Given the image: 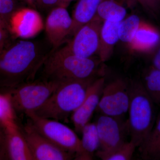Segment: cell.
I'll use <instances>...</instances> for the list:
<instances>
[{
	"label": "cell",
	"instance_id": "10",
	"mask_svg": "<svg viewBox=\"0 0 160 160\" xmlns=\"http://www.w3.org/2000/svg\"><path fill=\"white\" fill-rule=\"evenodd\" d=\"M96 124L102 151H111L126 142L127 135H129L128 121H123L122 118L102 114Z\"/></svg>",
	"mask_w": 160,
	"mask_h": 160
},
{
	"label": "cell",
	"instance_id": "17",
	"mask_svg": "<svg viewBox=\"0 0 160 160\" xmlns=\"http://www.w3.org/2000/svg\"><path fill=\"white\" fill-rule=\"evenodd\" d=\"M138 4L137 0H103L95 17L103 22H121L126 18L128 10Z\"/></svg>",
	"mask_w": 160,
	"mask_h": 160
},
{
	"label": "cell",
	"instance_id": "7",
	"mask_svg": "<svg viewBox=\"0 0 160 160\" xmlns=\"http://www.w3.org/2000/svg\"><path fill=\"white\" fill-rule=\"evenodd\" d=\"M129 102L130 84L119 78L104 86L97 110L101 114L122 118L128 112Z\"/></svg>",
	"mask_w": 160,
	"mask_h": 160
},
{
	"label": "cell",
	"instance_id": "29",
	"mask_svg": "<svg viewBox=\"0 0 160 160\" xmlns=\"http://www.w3.org/2000/svg\"><path fill=\"white\" fill-rule=\"evenodd\" d=\"M152 66L156 69H160V46L152 59Z\"/></svg>",
	"mask_w": 160,
	"mask_h": 160
},
{
	"label": "cell",
	"instance_id": "14",
	"mask_svg": "<svg viewBox=\"0 0 160 160\" xmlns=\"http://www.w3.org/2000/svg\"><path fill=\"white\" fill-rule=\"evenodd\" d=\"M160 43V32L142 21L128 46L133 52H147L154 49Z\"/></svg>",
	"mask_w": 160,
	"mask_h": 160
},
{
	"label": "cell",
	"instance_id": "24",
	"mask_svg": "<svg viewBox=\"0 0 160 160\" xmlns=\"http://www.w3.org/2000/svg\"><path fill=\"white\" fill-rule=\"evenodd\" d=\"M142 20L135 14L125 18L120 24L119 35L120 41L129 45Z\"/></svg>",
	"mask_w": 160,
	"mask_h": 160
},
{
	"label": "cell",
	"instance_id": "13",
	"mask_svg": "<svg viewBox=\"0 0 160 160\" xmlns=\"http://www.w3.org/2000/svg\"><path fill=\"white\" fill-rule=\"evenodd\" d=\"M105 86V78L96 79L89 87L82 103L71 114L72 121L77 132H82L83 127L89 122L97 109Z\"/></svg>",
	"mask_w": 160,
	"mask_h": 160
},
{
	"label": "cell",
	"instance_id": "8",
	"mask_svg": "<svg viewBox=\"0 0 160 160\" xmlns=\"http://www.w3.org/2000/svg\"><path fill=\"white\" fill-rule=\"evenodd\" d=\"M103 22L94 16L79 28L69 42L61 48L81 57H93L98 50L100 31Z\"/></svg>",
	"mask_w": 160,
	"mask_h": 160
},
{
	"label": "cell",
	"instance_id": "32",
	"mask_svg": "<svg viewBox=\"0 0 160 160\" xmlns=\"http://www.w3.org/2000/svg\"><path fill=\"white\" fill-rule=\"evenodd\" d=\"M25 1H26L28 3H29L30 5H33L34 4L35 2L36 1H38V0H25Z\"/></svg>",
	"mask_w": 160,
	"mask_h": 160
},
{
	"label": "cell",
	"instance_id": "22",
	"mask_svg": "<svg viewBox=\"0 0 160 160\" xmlns=\"http://www.w3.org/2000/svg\"><path fill=\"white\" fill-rule=\"evenodd\" d=\"M136 148L134 143L130 141L111 151L98 150L96 155L102 160H131Z\"/></svg>",
	"mask_w": 160,
	"mask_h": 160
},
{
	"label": "cell",
	"instance_id": "30",
	"mask_svg": "<svg viewBox=\"0 0 160 160\" xmlns=\"http://www.w3.org/2000/svg\"><path fill=\"white\" fill-rule=\"evenodd\" d=\"M42 5L46 8L56 7L58 6L59 0H38Z\"/></svg>",
	"mask_w": 160,
	"mask_h": 160
},
{
	"label": "cell",
	"instance_id": "23",
	"mask_svg": "<svg viewBox=\"0 0 160 160\" xmlns=\"http://www.w3.org/2000/svg\"><path fill=\"white\" fill-rule=\"evenodd\" d=\"M15 113L8 93H0V124L4 130L18 126Z\"/></svg>",
	"mask_w": 160,
	"mask_h": 160
},
{
	"label": "cell",
	"instance_id": "16",
	"mask_svg": "<svg viewBox=\"0 0 160 160\" xmlns=\"http://www.w3.org/2000/svg\"><path fill=\"white\" fill-rule=\"evenodd\" d=\"M121 22L106 20L100 31L99 45L97 54L102 63L109 59L113 53L115 46L119 41V28Z\"/></svg>",
	"mask_w": 160,
	"mask_h": 160
},
{
	"label": "cell",
	"instance_id": "4",
	"mask_svg": "<svg viewBox=\"0 0 160 160\" xmlns=\"http://www.w3.org/2000/svg\"><path fill=\"white\" fill-rule=\"evenodd\" d=\"M155 104L147 93L142 82L130 84V102L128 121L130 141L139 148L152 130L155 122Z\"/></svg>",
	"mask_w": 160,
	"mask_h": 160
},
{
	"label": "cell",
	"instance_id": "2",
	"mask_svg": "<svg viewBox=\"0 0 160 160\" xmlns=\"http://www.w3.org/2000/svg\"><path fill=\"white\" fill-rule=\"evenodd\" d=\"M52 51L42 68V79L60 83L96 78L102 64L99 58L81 57L58 48Z\"/></svg>",
	"mask_w": 160,
	"mask_h": 160
},
{
	"label": "cell",
	"instance_id": "26",
	"mask_svg": "<svg viewBox=\"0 0 160 160\" xmlns=\"http://www.w3.org/2000/svg\"><path fill=\"white\" fill-rule=\"evenodd\" d=\"M18 8L15 0H0V16L9 24V19Z\"/></svg>",
	"mask_w": 160,
	"mask_h": 160
},
{
	"label": "cell",
	"instance_id": "11",
	"mask_svg": "<svg viewBox=\"0 0 160 160\" xmlns=\"http://www.w3.org/2000/svg\"><path fill=\"white\" fill-rule=\"evenodd\" d=\"M12 36L22 39L34 37L44 29L42 18L39 12L32 8H19L12 15L9 21Z\"/></svg>",
	"mask_w": 160,
	"mask_h": 160
},
{
	"label": "cell",
	"instance_id": "20",
	"mask_svg": "<svg viewBox=\"0 0 160 160\" xmlns=\"http://www.w3.org/2000/svg\"><path fill=\"white\" fill-rule=\"evenodd\" d=\"M81 143L84 152L92 159L93 154L100 147V142L96 123H88L82 130Z\"/></svg>",
	"mask_w": 160,
	"mask_h": 160
},
{
	"label": "cell",
	"instance_id": "6",
	"mask_svg": "<svg viewBox=\"0 0 160 160\" xmlns=\"http://www.w3.org/2000/svg\"><path fill=\"white\" fill-rule=\"evenodd\" d=\"M61 83L42 79L19 86L8 93L15 112L26 114L42 106Z\"/></svg>",
	"mask_w": 160,
	"mask_h": 160
},
{
	"label": "cell",
	"instance_id": "31",
	"mask_svg": "<svg viewBox=\"0 0 160 160\" xmlns=\"http://www.w3.org/2000/svg\"><path fill=\"white\" fill-rule=\"evenodd\" d=\"M73 0H59L57 6H63L67 8L69 3Z\"/></svg>",
	"mask_w": 160,
	"mask_h": 160
},
{
	"label": "cell",
	"instance_id": "1",
	"mask_svg": "<svg viewBox=\"0 0 160 160\" xmlns=\"http://www.w3.org/2000/svg\"><path fill=\"white\" fill-rule=\"evenodd\" d=\"M50 52L42 41H11L0 52V89L5 93L34 81Z\"/></svg>",
	"mask_w": 160,
	"mask_h": 160
},
{
	"label": "cell",
	"instance_id": "3",
	"mask_svg": "<svg viewBox=\"0 0 160 160\" xmlns=\"http://www.w3.org/2000/svg\"><path fill=\"white\" fill-rule=\"evenodd\" d=\"M96 78L61 83L42 106L33 112L42 118L60 122L66 120L82 103Z\"/></svg>",
	"mask_w": 160,
	"mask_h": 160
},
{
	"label": "cell",
	"instance_id": "25",
	"mask_svg": "<svg viewBox=\"0 0 160 160\" xmlns=\"http://www.w3.org/2000/svg\"><path fill=\"white\" fill-rule=\"evenodd\" d=\"M147 14L158 19L160 16V0H137Z\"/></svg>",
	"mask_w": 160,
	"mask_h": 160
},
{
	"label": "cell",
	"instance_id": "12",
	"mask_svg": "<svg viewBox=\"0 0 160 160\" xmlns=\"http://www.w3.org/2000/svg\"><path fill=\"white\" fill-rule=\"evenodd\" d=\"M72 20L66 7L57 6L52 9L46 18L45 30L48 42L54 49L70 36Z\"/></svg>",
	"mask_w": 160,
	"mask_h": 160
},
{
	"label": "cell",
	"instance_id": "5",
	"mask_svg": "<svg viewBox=\"0 0 160 160\" xmlns=\"http://www.w3.org/2000/svg\"><path fill=\"white\" fill-rule=\"evenodd\" d=\"M26 115L41 134L56 146L74 154L75 160H90L84 152L81 140L69 127L60 121L41 117L34 112Z\"/></svg>",
	"mask_w": 160,
	"mask_h": 160
},
{
	"label": "cell",
	"instance_id": "19",
	"mask_svg": "<svg viewBox=\"0 0 160 160\" xmlns=\"http://www.w3.org/2000/svg\"><path fill=\"white\" fill-rule=\"evenodd\" d=\"M139 149L143 160H160V114L148 138Z\"/></svg>",
	"mask_w": 160,
	"mask_h": 160
},
{
	"label": "cell",
	"instance_id": "28",
	"mask_svg": "<svg viewBox=\"0 0 160 160\" xmlns=\"http://www.w3.org/2000/svg\"><path fill=\"white\" fill-rule=\"evenodd\" d=\"M0 149L6 154V133L5 130L0 124ZM7 158V157H6Z\"/></svg>",
	"mask_w": 160,
	"mask_h": 160
},
{
	"label": "cell",
	"instance_id": "9",
	"mask_svg": "<svg viewBox=\"0 0 160 160\" xmlns=\"http://www.w3.org/2000/svg\"><path fill=\"white\" fill-rule=\"evenodd\" d=\"M33 160H70L73 153L55 145L41 134L28 120L22 130Z\"/></svg>",
	"mask_w": 160,
	"mask_h": 160
},
{
	"label": "cell",
	"instance_id": "21",
	"mask_svg": "<svg viewBox=\"0 0 160 160\" xmlns=\"http://www.w3.org/2000/svg\"><path fill=\"white\" fill-rule=\"evenodd\" d=\"M147 93L155 104H160V69L151 66L142 82Z\"/></svg>",
	"mask_w": 160,
	"mask_h": 160
},
{
	"label": "cell",
	"instance_id": "27",
	"mask_svg": "<svg viewBox=\"0 0 160 160\" xmlns=\"http://www.w3.org/2000/svg\"><path fill=\"white\" fill-rule=\"evenodd\" d=\"M11 36L12 35L10 32L8 22L0 16V48L1 49H2L11 42Z\"/></svg>",
	"mask_w": 160,
	"mask_h": 160
},
{
	"label": "cell",
	"instance_id": "15",
	"mask_svg": "<svg viewBox=\"0 0 160 160\" xmlns=\"http://www.w3.org/2000/svg\"><path fill=\"white\" fill-rule=\"evenodd\" d=\"M6 157L12 160H33L22 130L18 126L5 130Z\"/></svg>",
	"mask_w": 160,
	"mask_h": 160
},
{
	"label": "cell",
	"instance_id": "33",
	"mask_svg": "<svg viewBox=\"0 0 160 160\" xmlns=\"http://www.w3.org/2000/svg\"><path fill=\"white\" fill-rule=\"evenodd\" d=\"M2 49H1V48H0V52H1V50H2Z\"/></svg>",
	"mask_w": 160,
	"mask_h": 160
},
{
	"label": "cell",
	"instance_id": "18",
	"mask_svg": "<svg viewBox=\"0 0 160 160\" xmlns=\"http://www.w3.org/2000/svg\"><path fill=\"white\" fill-rule=\"evenodd\" d=\"M103 0H79L72 13V25L70 36L83 25L91 21L95 16Z\"/></svg>",
	"mask_w": 160,
	"mask_h": 160
}]
</instances>
